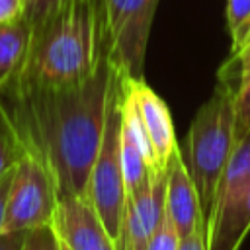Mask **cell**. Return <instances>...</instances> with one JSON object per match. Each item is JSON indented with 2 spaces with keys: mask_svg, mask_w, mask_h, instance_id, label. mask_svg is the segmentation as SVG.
Returning <instances> with one entry per match:
<instances>
[{
  "mask_svg": "<svg viewBox=\"0 0 250 250\" xmlns=\"http://www.w3.org/2000/svg\"><path fill=\"white\" fill-rule=\"evenodd\" d=\"M53 229L68 250H119L84 193L59 197Z\"/></svg>",
  "mask_w": 250,
  "mask_h": 250,
  "instance_id": "cell-8",
  "label": "cell"
},
{
  "mask_svg": "<svg viewBox=\"0 0 250 250\" xmlns=\"http://www.w3.org/2000/svg\"><path fill=\"white\" fill-rule=\"evenodd\" d=\"M29 230H12L0 234V250H21Z\"/></svg>",
  "mask_w": 250,
  "mask_h": 250,
  "instance_id": "cell-22",
  "label": "cell"
},
{
  "mask_svg": "<svg viewBox=\"0 0 250 250\" xmlns=\"http://www.w3.org/2000/svg\"><path fill=\"white\" fill-rule=\"evenodd\" d=\"M121 70L109 53L84 82L0 94L21 148L51 170L59 197L82 195L96 160Z\"/></svg>",
  "mask_w": 250,
  "mask_h": 250,
  "instance_id": "cell-1",
  "label": "cell"
},
{
  "mask_svg": "<svg viewBox=\"0 0 250 250\" xmlns=\"http://www.w3.org/2000/svg\"><path fill=\"white\" fill-rule=\"evenodd\" d=\"M21 250H61V240H59L53 225L37 227L27 232Z\"/></svg>",
  "mask_w": 250,
  "mask_h": 250,
  "instance_id": "cell-16",
  "label": "cell"
},
{
  "mask_svg": "<svg viewBox=\"0 0 250 250\" xmlns=\"http://www.w3.org/2000/svg\"><path fill=\"white\" fill-rule=\"evenodd\" d=\"M178 240H180V236H178V232L166 213V207H164V219L158 225L156 232L152 234L146 250H178Z\"/></svg>",
  "mask_w": 250,
  "mask_h": 250,
  "instance_id": "cell-17",
  "label": "cell"
},
{
  "mask_svg": "<svg viewBox=\"0 0 250 250\" xmlns=\"http://www.w3.org/2000/svg\"><path fill=\"white\" fill-rule=\"evenodd\" d=\"M123 84L131 94L143 125L148 133L154 158H156V172H166L174 152L180 148L174 133V121L166 102L146 84L145 76H131L123 72Z\"/></svg>",
  "mask_w": 250,
  "mask_h": 250,
  "instance_id": "cell-9",
  "label": "cell"
},
{
  "mask_svg": "<svg viewBox=\"0 0 250 250\" xmlns=\"http://www.w3.org/2000/svg\"><path fill=\"white\" fill-rule=\"evenodd\" d=\"M119 125H121V76L115 94L109 104L102 143L96 160L90 170L84 195L98 211L102 223L119 244L125 213H127V189L119 156Z\"/></svg>",
  "mask_w": 250,
  "mask_h": 250,
  "instance_id": "cell-4",
  "label": "cell"
},
{
  "mask_svg": "<svg viewBox=\"0 0 250 250\" xmlns=\"http://www.w3.org/2000/svg\"><path fill=\"white\" fill-rule=\"evenodd\" d=\"M27 0H0V25H12L25 20Z\"/></svg>",
  "mask_w": 250,
  "mask_h": 250,
  "instance_id": "cell-19",
  "label": "cell"
},
{
  "mask_svg": "<svg viewBox=\"0 0 250 250\" xmlns=\"http://www.w3.org/2000/svg\"><path fill=\"white\" fill-rule=\"evenodd\" d=\"M250 131V80L238 82L234 90V139L236 143Z\"/></svg>",
  "mask_w": 250,
  "mask_h": 250,
  "instance_id": "cell-15",
  "label": "cell"
},
{
  "mask_svg": "<svg viewBox=\"0 0 250 250\" xmlns=\"http://www.w3.org/2000/svg\"><path fill=\"white\" fill-rule=\"evenodd\" d=\"M178 250H207V229L199 225L191 234L178 240Z\"/></svg>",
  "mask_w": 250,
  "mask_h": 250,
  "instance_id": "cell-20",
  "label": "cell"
},
{
  "mask_svg": "<svg viewBox=\"0 0 250 250\" xmlns=\"http://www.w3.org/2000/svg\"><path fill=\"white\" fill-rule=\"evenodd\" d=\"M62 4H64V0H27L25 20H27V23L31 27L33 25H39L49 16H53Z\"/></svg>",
  "mask_w": 250,
  "mask_h": 250,
  "instance_id": "cell-18",
  "label": "cell"
},
{
  "mask_svg": "<svg viewBox=\"0 0 250 250\" xmlns=\"http://www.w3.org/2000/svg\"><path fill=\"white\" fill-rule=\"evenodd\" d=\"M164 193L166 172H152L139 191L127 195V213L117 244L119 250H146L152 234L164 219Z\"/></svg>",
  "mask_w": 250,
  "mask_h": 250,
  "instance_id": "cell-10",
  "label": "cell"
},
{
  "mask_svg": "<svg viewBox=\"0 0 250 250\" xmlns=\"http://www.w3.org/2000/svg\"><path fill=\"white\" fill-rule=\"evenodd\" d=\"M12 176H14V166L0 176V234L4 232V221H6V207H8V193H10V186H12Z\"/></svg>",
  "mask_w": 250,
  "mask_h": 250,
  "instance_id": "cell-21",
  "label": "cell"
},
{
  "mask_svg": "<svg viewBox=\"0 0 250 250\" xmlns=\"http://www.w3.org/2000/svg\"><path fill=\"white\" fill-rule=\"evenodd\" d=\"M217 78L219 80L211 98L197 109L189 125L186 137L188 158H184L199 195V205L207 227V234L213 221L217 189L236 145L234 76L223 64Z\"/></svg>",
  "mask_w": 250,
  "mask_h": 250,
  "instance_id": "cell-3",
  "label": "cell"
},
{
  "mask_svg": "<svg viewBox=\"0 0 250 250\" xmlns=\"http://www.w3.org/2000/svg\"><path fill=\"white\" fill-rule=\"evenodd\" d=\"M166 213L178 232V236L191 234L199 225H205L199 205V195L195 184L186 166L182 148H178L166 168V193H164ZM207 229V227H205Z\"/></svg>",
  "mask_w": 250,
  "mask_h": 250,
  "instance_id": "cell-11",
  "label": "cell"
},
{
  "mask_svg": "<svg viewBox=\"0 0 250 250\" xmlns=\"http://www.w3.org/2000/svg\"><path fill=\"white\" fill-rule=\"evenodd\" d=\"M21 143L10 119V113L0 98V176L10 170L21 156Z\"/></svg>",
  "mask_w": 250,
  "mask_h": 250,
  "instance_id": "cell-14",
  "label": "cell"
},
{
  "mask_svg": "<svg viewBox=\"0 0 250 250\" xmlns=\"http://www.w3.org/2000/svg\"><path fill=\"white\" fill-rule=\"evenodd\" d=\"M29 35L31 27L27 20L12 25H0V94L18 76L29 45Z\"/></svg>",
  "mask_w": 250,
  "mask_h": 250,
  "instance_id": "cell-12",
  "label": "cell"
},
{
  "mask_svg": "<svg viewBox=\"0 0 250 250\" xmlns=\"http://www.w3.org/2000/svg\"><path fill=\"white\" fill-rule=\"evenodd\" d=\"M160 0H102L109 57L131 76H145V57Z\"/></svg>",
  "mask_w": 250,
  "mask_h": 250,
  "instance_id": "cell-7",
  "label": "cell"
},
{
  "mask_svg": "<svg viewBox=\"0 0 250 250\" xmlns=\"http://www.w3.org/2000/svg\"><path fill=\"white\" fill-rule=\"evenodd\" d=\"M227 29L234 55L250 41V0H227Z\"/></svg>",
  "mask_w": 250,
  "mask_h": 250,
  "instance_id": "cell-13",
  "label": "cell"
},
{
  "mask_svg": "<svg viewBox=\"0 0 250 250\" xmlns=\"http://www.w3.org/2000/svg\"><path fill=\"white\" fill-rule=\"evenodd\" d=\"M107 53L102 0H64L53 16L31 27L21 68L6 90L84 82Z\"/></svg>",
  "mask_w": 250,
  "mask_h": 250,
  "instance_id": "cell-2",
  "label": "cell"
},
{
  "mask_svg": "<svg viewBox=\"0 0 250 250\" xmlns=\"http://www.w3.org/2000/svg\"><path fill=\"white\" fill-rule=\"evenodd\" d=\"M59 240H61V238H59ZM61 250H68V248H66V246H64V244L61 242Z\"/></svg>",
  "mask_w": 250,
  "mask_h": 250,
  "instance_id": "cell-23",
  "label": "cell"
},
{
  "mask_svg": "<svg viewBox=\"0 0 250 250\" xmlns=\"http://www.w3.org/2000/svg\"><path fill=\"white\" fill-rule=\"evenodd\" d=\"M250 230V131L234 145L221 178L207 250H238Z\"/></svg>",
  "mask_w": 250,
  "mask_h": 250,
  "instance_id": "cell-5",
  "label": "cell"
},
{
  "mask_svg": "<svg viewBox=\"0 0 250 250\" xmlns=\"http://www.w3.org/2000/svg\"><path fill=\"white\" fill-rule=\"evenodd\" d=\"M57 205L59 188L51 170L35 154L21 150V156L14 164L4 232L53 225Z\"/></svg>",
  "mask_w": 250,
  "mask_h": 250,
  "instance_id": "cell-6",
  "label": "cell"
}]
</instances>
